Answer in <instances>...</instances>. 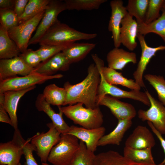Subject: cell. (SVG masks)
Masks as SVG:
<instances>
[{
  "label": "cell",
  "instance_id": "6da1fadb",
  "mask_svg": "<svg viewBox=\"0 0 165 165\" xmlns=\"http://www.w3.org/2000/svg\"><path fill=\"white\" fill-rule=\"evenodd\" d=\"M101 76L98 68L92 64L87 69V74L81 82L72 84L65 82L64 87L66 91V97L64 105L82 103L86 107L94 108L98 106L97 99Z\"/></svg>",
  "mask_w": 165,
  "mask_h": 165
},
{
  "label": "cell",
  "instance_id": "7a4b0ae2",
  "mask_svg": "<svg viewBox=\"0 0 165 165\" xmlns=\"http://www.w3.org/2000/svg\"><path fill=\"white\" fill-rule=\"evenodd\" d=\"M96 33H87L78 31L59 21L53 26L40 40L41 46L71 44L82 40L93 39Z\"/></svg>",
  "mask_w": 165,
  "mask_h": 165
},
{
  "label": "cell",
  "instance_id": "3957f363",
  "mask_svg": "<svg viewBox=\"0 0 165 165\" xmlns=\"http://www.w3.org/2000/svg\"><path fill=\"white\" fill-rule=\"evenodd\" d=\"M61 108L67 118L84 128H97L101 127L103 123V116L99 106L94 108L84 107L83 104L79 103Z\"/></svg>",
  "mask_w": 165,
  "mask_h": 165
},
{
  "label": "cell",
  "instance_id": "277c9868",
  "mask_svg": "<svg viewBox=\"0 0 165 165\" xmlns=\"http://www.w3.org/2000/svg\"><path fill=\"white\" fill-rule=\"evenodd\" d=\"M79 143L74 136L61 134L60 139L52 149L47 161L53 165H70Z\"/></svg>",
  "mask_w": 165,
  "mask_h": 165
},
{
  "label": "cell",
  "instance_id": "5b68a950",
  "mask_svg": "<svg viewBox=\"0 0 165 165\" xmlns=\"http://www.w3.org/2000/svg\"><path fill=\"white\" fill-rule=\"evenodd\" d=\"M62 74L52 75H43L34 72L23 76H16L0 81V93L6 91L23 89L41 84L45 82L53 79L63 77Z\"/></svg>",
  "mask_w": 165,
  "mask_h": 165
},
{
  "label": "cell",
  "instance_id": "8992f818",
  "mask_svg": "<svg viewBox=\"0 0 165 165\" xmlns=\"http://www.w3.org/2000/svg\"><path fill=\"white\" fill-rule=\"evenodd\" d=\"M66 10L67 7L64 1L50 0L35 33L31 38L28 45L38 43L50 28L59 21L57 19L58 15Z\"/></svg>",
  "mask_w": 165,
  "mask_h": 165
},
{
  "label": "cell",
  "instance_id": "52a82bcc",
  "mask_svg": "<svg viewBox=\"0 0 165 165\" xmlns=\"http://www.w3.org/2000/svg\"><path fill=\"white\" fill-rule=\"evenodd\" d=\"M47 126L49 128L48 131L38 133L31 138V143L35 147L42 163H46L52 149L59 142L61 134L52 122Z\"/></svg>",
  "mask_w": 165,
  "mask_h": 165
},
{
  "label": "cell",
  "instance_id": "ba28073f",
  "mask_svg": "<svg viewBox=\"0 0 165 165\" xmlns=\"http://www.w3.org/2000/svg\"><path fill=\"white\" fill-rule=\"evenodd\" d=\"M45 11L22 22L8 31L9 36L16 44L21 53L27 49L31 35L37 28Z\"/></svg>",
  "mask_w": 165,
  "mask_h": 165
},
{
  "label": "cell",
  "instance_id": "9c48e42d",
  "mask_svg": "<svg viewBox=\"0 0 165 165\" xmlns=\"http://www.w3.org/2000/svg\"><path fill=\"white\" fill-rule=\"evenodd\" d=\"M24 138L18 129L15 130L13 139L0 144V165H18L23 154Z\"/></svg>",
  "mask_w": 165,
  "mask_h": 165
},
{
  "label": "cell",
  "instance_id": "30bf717a",
  "mask_svg": "<svg viewBox=\"0 0 165 165\" xmlns=\"http://www.w3.org/2000/svg\"><path fill=\"white\" fill-rule=\"evenodd\" d=\"M99 72L101 80L98 91L97 104L103 97L106 95H109L117 98L132 99L139 101L146 105L150 106L149 100L145 92H141L140 90L127 91L121 89L107 82L101 73Z\"/></svg>",
  "mask_w": 165,
  "mask_h": 165
},
{
  "label": "cell",
  "instance_id": "8fae6325",
  "mask_svg": "<svg viewBox=\"0 0 165 165\" xmlns=\"http://www.w3.org/2000/svg\"><path fill=\"white\" fill-rule=\"evenodd\" d=\"M150 101L149 108L147 110L139 109L138 118L143 121L151 122L162 135L165 134V106L156 99L146 90L145 92Z\"/></svg>",
  "mask_w": 165,
  "mask_h": 165
},
{
  "label": "cell",
  "instance_id": "7c38bea8",
  "mask_svg": "<svg viewBox=\"0 0 165 165\" xmlns=\"http://www.w3.org/2000/svg\"><path fill=\"white\" fill-rule=\"evenodd\" d=\"M95 64L98 68L106 81L112 85H120L131 90L139 91L141 87L131 79L124 77L122 73L108 67L104 66L103 61L96 54L92 55Z\"/></svg>",
  "mask_w": 165,
  "mask_h": 165
},
{
  "label": "cell",
  "instance_id": "4fadbf2b",
  "mask_svg": "<svg viewBox=\"0 0 165 165\" xmlns=\"http://www.w3.org/2000/svg\"><path fill=\"white\" fill-rule=\"evenodd\" d=\"M137 38L140 45L141 52L140 60L133 75L135 82L141 87H145L143 77L147 66L157 51L165 50V46L160 45L155 47H150L146 43L144 36L138 33Z\"/></svg>",
  "mask_w": 165,
  "mask_h": 165
},
{
  "label": "cell",
  "instance_id": "5bb4252c",
  "mask_svg": "<svg viewBox=\"0 0 165 165\" xmlns=\"http://www.w3.org/2000/svg\"><path fill=\"white\" fill-rule=\"evenodd\" d=\"M34 68L28 65L19 56L10 59H0V81L17 76L29 74Z\"/></svg>",
  "mask_w": 165,
  "mask_h": 165
},
{
  "label": "cell",
  "instance_id": "9a60e30c",
  "mask_svg": "<svg viewBox=\"0 0 165 165\" xmlns=\"http://www.w3.org/2000/svg\"><path fill=\"white\" fill-rule=\"evenodd\" d=\"M97 104L98 106L104 105L107 107L118 120L132 119L136 115V109L132 105L109 95L103 97Z\"/></svg>",
  "mask_w": 165,
  "mask_h": 165
},
{
  "label": "cell",
  "instance_id": "2e32d148",
  "mask_svg": "<svg viewBox=\"0 0 165 165\" xmlns=\"http://www.w3.org/2000/svg\"><path fill=\"white\" fill-rule=\"evenodd\" d=\"M105 128L102 126L95 129H88L72 125L67 134L75 136L85 144L88 150L94 152L98 146L99 141L105 135Z\"/></svg>",
  "mask_w": 165,
  "mask_h": 165
},
{
  "label": "cell",
  "instance_id": "e0dca14e",
  "mask_svg": "<svg viewBox=\"0 0 165 165\" xmlns=\"http://www.w3.org/2000/svg\"><path fill=\"white\" fill-rule=\"evenodd\" d=\"M110 6L111 12L108 29L112 33L115 47L119 48L121 45L119 39L121 22L128 12L122 0H112Z\"/></svg>",
  "mask_w": 165,
  "mask_h": 165
},
{
  "label": "cell",
  "instance_id": "ac0fdd59",
  "mask_svg": "<svg viewBox=\"0 0 165 165\" xmlns=\"http://www.w3.org/2000/svg\"><path fill=\"white\" fill-rule=\"evenodd\" d=\"M121 25L119 35L121 44L129 50L133 51L137 46L136 38L138 33V24L128 13L122 19Z\"/></svg>",
  "mask_w": 165,
  "mask_h": 165
},
{
  "label": "cell",
  "instance_id": "d6986e66",
  "mask_svg": "<svg viewBox=\"0 0 165 165\" xmlns=\"http://www.w3.org/2000/svg\"><path fill=\"white\" fill-rule=\"evenodd\" d=\"M71 64L66 57L61 52L42 62L34 68V72L43 75H52L58 71H68Z\"/></svg>",
  "mask_w": 165,
  "mask_h": 165
},
{
  "label": "cell",
  "instance_id": "ffe728a7",
  "mask_svg": "<svg viewBox=\"0 0 165 165\" xmlns=\"http://www.w3.org/2000/svg\"><path fill=\"white\" fill-rule=\"evenodd\" d=\"M155 144L154 138L150 131L145 126L139 125L127 139L125 146L142 149L152 148Z\"/></svg>",
  "mask_w": 165,
  "mask_h": 165
},
{
  "label": "cell",
  "instance_id": "44dd1931",
  "mask_svg": "<svg viewBox=\"0 0 165 165\" xmlns=\"http://www.w3.org/2000/svg\"><path fill=\"white\" fill-rule=\"evenodd\" d=\"M35 106L39 111H42L47 115L55 127L61 134L68 133L70 127L63 119L64 114L61 109V106L58 107L59 112L56 113L51 107L50 105L46 101L42 94L38 95L35 101Z\"/></svg>",
  "mask_w": 165,
  "mask_h": 165
},
{
  "label": "cell",
  "instance_id": "7402d4cb",
  "mask_svg": "<svg viewBox=\"0 0 165 165\" xmlns=\"http://www.w3.org/2000/svg\"><path fill=\"white\" fill-rule=\"evenodd\" d=\"M36 86L20 90H10L4 93L5 97L4 106L9 115L15 130L18 129L16 112L20 99L27 93L34 90Z\"/></svg>",
  "mask_w": 165,
  "mask_h": 165
},
{
  "label": "cell",
  "instance_id": "603a6c76",
  "mask_svg": "<svg viewBox=\"0 0 165 165\" xmlns=\"http://www.w3.org/2000/svg\"><path fill=\"white\" fill-rule=\"evenodd\" d=\"M108 67L115 70H122L128 63L137 62L136 53L127 51L119 47H115L110 50L106 56Z\"/></svg>",
  "mask_w": 165,
  "mask_h": 165
},
{
  "label": "cell",
  "instance_id": "cb8c5ba5",
  "mask_svg": "<svg viewBox=\"0 0 165 165\" xmlns=\"http://www.w3.org/2000/svg\"><path fill=\"white\" fill-rule=\"evenodd\" d=\"M94 165H163L161 163L156 164H139L134 162L118 152L109 150L96 155Z\"/></svg>",
  "mask_w": 165,
  "mask_h": 165
},
{
  "label": "cell",
  "instance_id": "d4e9b609",
  "mask_svg": "<svg viewBox=\"0 0 165 165\" xmlns=\"http://www.w3.org/2000/svg\"><path fill=\"white\" fill-rule=\"evenodd\" d=\"M132 124V119L118 120L115 128L108 134L104 135L99 141L98 146L108 145H119L126 131Z\"/></svg>",
  "mask_w": 165,
  "mask_h": 165
},
{
  "label": "cell",
  "instance_id": "484cf974",
  "mask_svg": "<svg viewBox=\"0 0 165 165\" xmlns=\"http://www.w3.org/2000/svg\"><path fill=\"white\" fill-rule=\"evenodd\" d=\"M95 46L94 43L75 42L68 46L62 52L71 64L83 59Z\"/></svg>",
  "mask_w": 165,
  "mask_h": 165
},
{
  "label": "cell",
  "instance_id": "4316f807",
  "mask_svg": "<svg viewBox=\"0 0 165 165\" xmlns=\"http://www.w3.org/2000/svg\"><path fill=\"white\" fill-rule=\"evenodd\" d=\"M20 53L16 44L9 36L8 31L0 25V59H10L18 57Z\"/></svg>",
  "mask_w": 165,
  "mask_h": 165
},
{
  "label": "cell",
  "instance_id": "83f0119b",
  "mask_svg": "<svg viewBox=\"0 0 165 165\" xmlns=\"http://www.w3.org/2000/svg\"><path fill=\"white\" fill-rule=\"evenodd\" d=\"M162 14L155 21L148 24H138V33L145 36L152 33L160 36L165 43V10L162 9Z\"/></svg>",
  "mask_w": 165,
  "mask_h": 165
},
{
  "label": "cell",
  "instance_id": "f1b7e54d",
  "mask_svg": "<svg viewBox=\"0 0 165 165\" xmlns=\"http://www.w3.org/2000/svg\"><path fill=\"white\" fill-rule=\"evenodd\" d=\"M152 148L137 149L125 146L123 156L130 160L139 164H154Z\"/></svg>",
  "mask_w": 165,
  "mask_h": 165
},
{
  "label": "cell",
  "instance_id": "f546056e",
  "mask_svg": "<svg viewBox=\"0 0 165 165\" xmlns=\"http://www.w3.org/2000/svg\"><path fill=\"white\" fill-rule=\"evenodd\" d=\"M42 94L46 101L50 105L58 107L64 105L66 97V91L64 87L55 84H50L44 89Z\"/></svg>",
  "mask_w": 165,
  "mask_h": 165
},
{
  "label": "cell",
  "instance_id": "4dcf8cb0",
  "mask_svg": "<svg viewBox=\"0 0 165 165\" xmlns=\"http://www.w3.org/2000/svg\"><path fill=\"white\" fill-rule=\"evenodd\" d=\"M149 0H129L126 6L128 13L134 16L138 24L145 23Z\"/></svg>",
  "mask_w": 165,
  "mask_h": 165
},
{
  "label": "cell",
  "instance_id": "1f68e13d",
  "mask_svg": "<svg viewBox=\"0 0 165 165\" xmlns=\"http://www.w3.org/2000/svg\"><path fill=\"white\" fill-rule=\"evenodd\" d=\"M50 0H29L24 13L18 18L19 24L31 19L45 11Z\"/></svg>",
  "mask_w": 165,
  "mask_h": 165
},
{
  "label": "cell",
  "instance_id": "d6a6232c",
  "mask_svg": "<svg viewBox=\"0 0 165 165\" xmlns=\"http://www.w3.org/2000/svg\"><path fill=\"white\" fill-rule=\"evenodd\" d=\"M79 148L70 165H94L96 155L87 148L85 144L80 140Z\"/></svg>",
  "mask_w": 165,
  "mask_h": 165
},
{
  "label": "cell",
  "instance_id": "836d02e7",
  "mask_svg": "<svg viewBox=\"0 0 165 165\" xmlns=\"http://www.w3.org/2000/svg\"><path fill=\"white\" fill-rule=\"evenodd\" d=\"M107 0H65L67 9L91 10L97 9Z\"/></svg>",
  "mask_w": 165,
  "mask_h": 165
},
{
  "label": "cell",
  "instance_id": "e575fe53",
  "mask_svg": "<svg viewBox=\"0 0 165 165\" xmlns=\"http://www.w3.org/2000/svg\"><path fill=\"white\" fill-rule=\"evenodd\" d=\"M144 77L156 91L159 101L165 106V80L162 76L146 74Z\"/></svg>",
  "mask_w": 165,
  "mask_h": 165
},
{
  "label": "cell",
  "instance_id": "d590c367",
  "mask_svg": "<svg viewBox=\"0 0 165 165\" xmlns=\"http://www.w3.org/2000/svg\"><path fill=\"white\" fill-rule=\"evenodd\" d=\"M0 25L7 31L19 24L18 17L14 10L0 9Z\"/></svg>",
  "mask_w": 165,
  "mask_h": 165
},
{
  "label": "cell",
  "instance_id": "8d00e7d4",
  "mask_svg": "<svg viewBox=\"0 0 165 165\" xmlns=\"http://www.w3.org/2000/svg\"><path fill=\"white\" fill-rule=\"evenodd\" d=\"M165 2L164 0H149L145 23H150L160 16V11Z\"/></svg>",
  "mask_w": 165,
  "mask_h": 165
},
{
  "label": "cell",
  "instance_id": "74e56055",
  "mask_svg": "<svg viewBox=\"0 0 165 165\" xmlns=\"http://www.w3.org/2000/svg\"><path fill=\"white\" fill-rule=\"evenodd\" d=\"M71 44L57 45L41 46L40 48L36 51L40 56L42 62H43L57 53L62 52Z\"/></svg>",
  "mask_w": 165,
  "mask_h": 165
},
{
  "label": "cell",
  "instance_id": "f35d334b",
  "mask_svg": "<svg viewBox=\"0 0 165 165\" xmlns=\"http://www.w3.org/2000/svg\"><path fill=\"white\" fill-rule=\"evenodd\" d=\"M30 67L35 68L42 62L40 56L36 50L31 49H27L21 53L19 56Z\"/></svg>",
  "mask_w": 165,
  "mask_h": 165
},
{
  "label": "cell",
  "instance_id": "ab89813d",
  "mask_svg": "<svg viewBox=\"0 0 165 165\" xmlns=\"http://www.w3.org/2000/svg\"><path fill=\"white\" fill-rule=\"evenodd\" d=\"M31 138L27 140L24 139L22 141L23 155H24L25 162L24 165H38L34 158L33 152L35 151V147L31 143H30Z\"/></svg>",
  "mask_w": 165,
  "mask_h": 165
},
{
  "label": "cell",
  "instance_id": "60d3db41",
  "mask_svg": "<svg viewBox=\"0 0 165 165\" xmlns=\"http://www.w3.org/2000/svg\"><path fill=\"white\" fill-rule=\"evenodd\" d=\"M4 101L3 98L0 99V122L9 124L13 126L11 119L5 108Z\"/></svg>",
  "mask_w": 165,
  "mask_h": 165
},
{
  "label": "cell",
  "instance_id": "b9f144b4",
  "mask_svg": "<svg viewBox=\"0 0 165 165\" xmlns=\"http://www.w3.org/2000/svg\"><path fill=\"white\" fill-rule=\"evenodd\" d=\"M29 0H15L14 11L19 17L24 13Z\"/></svg>",
  "mask_w": 165,
  "mask_h": 165
},
{
  "label": "cell",
  "instance_id": "7bdbcfd3",
  "mask_svg": "<svg viewBox=\"0 0 165 165\" xmlns=\"http://www.w3.org/2000/svg\"><path fill=\"white\" fill-rule=\"evenodd\" d=\"M147 123L152 132L157 136L159 140L160 141L165 155V139L163 137L162 134L154 127L151 122L148 121ZM161 163L163 165H165V157L164 160Z\"/></svg>",
  "mask_w": 165,
  "mask_h": 165
},
{
  "label": "cell",
  "instance_id": "ee69618b",
  "mask_svg": "<svg viewBox=\"0 0 165 165\" xmlns=\"http://www.w3.org/2000/svg\"><path fill=\"white\" fill-rule=\"evenodd\" d=\"M15 0H0V8L14 9Z\"/></svg>",
  "mask_w": 165,
  "mask_h": 165
},
{
  "label": "cell",
  "instance_id": "f6af8a7d",
  "mask_svg": "<svg viewBox=\"0 0 165 165\" xmlns=\"http://www.w3.org/2000/svg\"><path fill=\"white\" fill-rule=\"evenodd\" d=\"M42 165H50L48 164L47 163H42Z\"/></svg>",
  "mask_w": 165,
  "mask_h": 165
},
{
  "label": "cell",
  "instance_id": "bcb514c9",
  "mask_svg": "<svg viewBox=\"0 0 165 165\" xmlns=\"http://www.w3.org/2000/svg\"><path fill=\"white\" fill-rule=\"evenodd\" d=\"M162 8L165 10V2L163 5Z\"/></svg>",
  "mask_w": 165,
  "mask_h": 165
},
{
  "label": "cell",
  "instance_id": "7dc6e473",
  "mask_svg": "<svg viewBox=\"0 0 165 165\" xmlns=\"http://www.w3.org/2000/svg\"><path fill=\"white\" fill-rule=\"evenodd\" d=\"M18 165H21V164L20 163H19Z\"/></svg>",
  "mask_w": 165,
  "mask_h": 165
}]
</instances>
